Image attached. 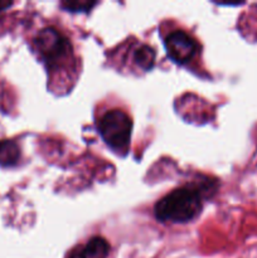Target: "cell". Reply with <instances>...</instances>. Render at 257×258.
Instances as JSON below:
<instances>
[{"label":"cell","instance_id":"obj_5","mask_svg":"<svg viewBox=\"0 0 257 258\" xmlns=\"http://www.w3.org/2000/svg\"><path fill=\"white\" fill-rule=\"evenodd\" d=\"M20 150L17 143L12 140L0 141V165L14 166L19 161Z\"/></svg>","mask_w":257,"mask_h":258},{"label":"cell","instance_id":"obj_4","mask_svg":"<svg viewBox=\"0 0 257 258\" xmlns=\"http://www.w3.org/2000/svg\"><path fill=\"white\" fill-rule=\"evenodd\" d=\"M165 48L169 57L179 64H186L196 57L198 44L183 30H174L166 37Z\"/></svg>","mask_w":257,"mask_h":258},{"label":"cell","instance_id":"obj_6","mask_svg":"<svg viewBox=\"0 0 257 258\" xmlns=\"http://www.w3.org/2000/svg\"><path fill=\"white\" fill-rule=\"evenodd\" d=\"M82 249L85 258H107L110 244L102 237H92Z\"/></svg>","mask_w":257,"mask_h":258},{"label":"cell","instance_id":"obj_8","mask_svg":"<svg viewBox=\"0 0 257 258\" xmlns=\"http://www.w3.org/2000/svg\"><path fill=\"white\" fill-rule=\"evenodd\" d=\"M97 4L96 2H87V0H78V2H63L62 8H65L68 12L81 13V12H90L91 8Z\"/></svg>","mask_w":257,"mask_h":258},{"label":"cell","instance_id":"obj_3","mask_svg":"<svg viewBox=\"0 0 257 258\" xmlns=\"http://www.w3.org/2000/svg\"><path fill=\"white\" fill-rule=\"evenodd\" d=\"M38 50L49 66H55L71 52V44L54 28H44L37 35Z\"/></svg>","mask_w":257,"mask_h":258},{"label":"cell","instance_id":"obj_10","mask_svg":"<svg viewBox=\"0 0 257 258\" xmlns=\"http://www.w3.org/2000/svg\"><path fill=\"white\" fill-rule=\"evenodd\" d=\"M12 7V3H7V2H0V12L4 9H7V8Z\"/></svg>","mask_w":257,"mask_h":258},{"label":"cell","instance_id":"obj_1","mask_svg":"<svg viewBox=\"0 0 257 258\" xmlns=\"http://www.w3.org/2000/svg\"><path fill=\"white\" fill-rule=\"evenodd\" d=\"M202 211V196L198 189L183 186L173 190L155 204V217L161 222L185 223Z\"/></svg>","mask_w":257,"mask_h":258},{"label":"cell","instance_id":"obj_9","mask_svg":"<svg viewBox=\"0 0 257 258\" xmlns=\"http://www.w3.org/2000/svg\"><path fill=\"white\" fill-rule=\"evenodd\" d=\"M67 258H85V254H83L82 247H80V248H77V249H75V251H72V253H71Z\"/></svg>","mask_w":257,"mask_h":258},{"label":"cell","instance_id":"obj_7","mask_svg":"<svg viewBox=\"0 0 257 258\" xmlns=\"http://www.w3.org/2000/svg\"><path fill=\"white\" fill-rule=\"evenodd\" d=\"M134 60L139 67L149 71L154 67V63H155V52L151 47L143 44L134 53Z\"/></svg>","mask_w":257,"mask_h":258},{"label":"cell","instance_id":"obj_2","mask_svg":"<svg viewBox=\"0 0 257 258\" xmlns=\"http://www.w3.org/2000/svg\"><path fill=\"white\" fill-rule=\"evenodd\" d=\"M98 131L112 150L125 151L130 143L133 121L123 111L111 110L98 121Z\"/></svg>","mask_w":257,"mask_h":258}]
</instances>
